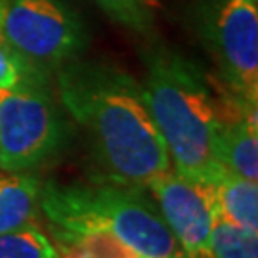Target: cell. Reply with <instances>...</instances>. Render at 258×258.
Wrapping results in <instances>:
<instances>
[{
	"label": "cell",
	"instance_id": "cell-1",
	"mask_svg": "<svg viewBox=\"0 0 258 258\" xmlns=\"http://www.w3.org/2000/svg\"><path fill=\"white\" fill-rule=\"evenodd\" d=\"M57 96L86 132L100 180L146 189L172 168L142 84L122 69L71 59L57 71Z\"/></svg>",
	"mask_w": 258,
	"mask_h": 258
},
{
	"label": "cell",
	"instance_id": "cell-2",
	"mask_svg": "<svg viewBox=\"0 0 258 258\" xmlns=\"http://www.w3.org/2000/svg\"><path fill=\"white\" fill-rule=\"evenodd\" d=\"M142 90L176 172L203 184L226 174L218 161L222 107L205 75L180 55L155 52Z\"/></svg>",
	"mask_w": 258,
	"mask_h": 258
},
{
	"label": "cell",
	"instance_id": "cell-3",
	"mask_svg": "<svg viewBox=\"0 0 258 258\" xmlns=\"http://www.w3.org/2000/svg\"><path fill=\"white\" fill-rule=\"evenodd\" d=\"M38 211L67 230H100L117 235L144 258L182 254L148 189L98 180L94 184L46 182Z\"/></svg>",
	"mask_w": 258,
	"mask_h": 258
},
{
	"label": "cell",
	"instance_id": "cell-4",
	"mask_svg": "<svg viewBox=\"0 0 258 258\" xmlns=\"http://www.w3.org/2000/svg\"><path fill=\"white\" fill-rule=\"evenodd\" d=\"M67 142V120L48 77H31L0 90V170L31 172Z\"/></svg>",
	"mask_w": 258,
	"mask_h": 258
},
{
	"label": "cell",
	"instance_id": "cell-5",
	"mask_svg": "<svg viewBox=\"0 0 258 258\" xmlns=\"http://www.w3.org/2000/svg\"><path fill=\"white\" fill-rule=\"evenodd\" d=\"M2 33L37 71L50 73L84 48V27L63 0H6Z\"/></svg>",
	"mask_w": 258,
	"mask_h": 258
},
{
	"label": "cell",
	"instance_id": "cell-6",
	"mask_svg": "<svg viewBox=\"0 0 258 258\" xmlns=\"http://www.w3.org/2000/svg\"><path fill=\"white\" fill-rule=\"evenodd\" d=\"M214 42L230 96L258 102V8L256 0H224L214 21Z\"/></svg>",
	"mask_w": 258,
	"mask_h": 258
},
{
	"label": "cell",
	"instance_id": "cell-7",
	"mask_svg": "<svg viewBox=\"0 0 258 258\" xmlns=\"http://www.w3.org/2000/svg\"><path fill=\"white\" fill-rule=\"evenodd\" d=\"M146 189L185 256L209 250L216 212L212 184L189 180L170 168L155 176Z\"/></svg>",
	"mask_w": 258,
	"mask_h": 258
},
{
	"label": "cell",
	"instance_id": "cell-8",
	"mask_svg": "<svg viewBox=\"0 0 258 258\" xmlns=\"http://www.w3.org/2000/svg\"><path fill=\"white\" fill-rule=\"evenodd\" d=\"M222 107L218 134V161L228 174L250 182L258 180V122L256 105L228 100Z\"/></svg>",
	"mask_w": 258,
	"mask_h": 258
},
{
	"label": "cell",
	"instance_id": "cell-9",
	"mask_svg": "<svg viewBox=\"0 0 258 258\" xmlns=\"http://www.w3.org/2000/svg\"><path fill=\"white\" fill-rule=\"evenodd\" d=\"M42 182L31 172L0 176V233L37 224Z\"/></svg>",
	"mask_w": 258,
	"mask_h": 258
},
{
	"label": "cell",
	"instance_id": "cell-10",
	"mask_svg": "<svg viewBox=\"0 0 258 258\" xmlns=\"http://www.w3.org/2000/svg\"><path fill=\"white\" fill-rule=\"evenodd\" d=\"M214 211L241 230L258 233V184L233 174H222L212 184Z\"/></svg>",
	"mask_w": 258,
	"mask_h": 258
},
{
	"label": "cell",
	"instance_id": "cell-11",
	"mask_svg": "<svg viewBox=\"0 0 258 258\" xmlns=\"http://www.w3.org/2000/svg\"><path fill=\"white\" fill-rule=\"evenodd\" d=\"M57 258H144L117 235L100 230L50 228Z\"/></svg>",
	"mask_w": 258,
	"mask_h": 258
},
{
	"label": "cell",
	"instance_id": "cell-12",
	"mask_svg": "<svg viewBox=\"0 0 258 258\" xmlns=\"http://www.w3.org/2000/svg\"><path fill=\"white\" fill-rule=\"evenodd\" d=\"M209 252L212 258H258V233H250L214 212Z\"/></svg>",
	"mask_w": 258,
	"mask_h": 258
},
{
	"label": "cell",
	"instance_id": "cell-13",
	"mask_svg": "<svg viewBox=\"0 0 258 258\" xmlns=\"http://www.w3.org/2000/svg\"><path fill=\"white\" fill-rule=\"evenodd\" d=\"M0 258H57L54 241L37 224L0 233Z\"/></svg>",
	"mask_w": 258,
	"mask_h": 258
},
{
	"label": "cell",
	"instance_id": "cell-14",
	"mask_svg": "<svg viewBox=\"0 0 258 258\" xmlns=\"http://www.w3.org/2000/svg\"><path fill=\"white\" fill-rule=\"evenodd\" d=\"M6 0H0V90L12 88L25 79L31 77H48L42 71H37L35 67L21 57V55L8 44V40L2 33V14H4Z\"/></svg>",
	"mask_w": 258,
	"mask_h": 258
},
{
	"label": "cell",
	"instance_id": "cell-15",
	"mask_svg": "<svg viewBox=\"0 0 258 258\" xmlns=\"http://www.w3.org/2000/svg\"><path fill=\"white\" fill-rule=\"evenodd\" d=\"M100 8L117 23L138 33L149 27L148 0H94Z\"/></svg>",
	"mask_w": 258,
	"mask_h": 258
},
{
	"label": "cell",
	"instance_id": "cell-16",
	"mask_svg": "<svg viewBox=\"0 0 258 258\" xmlns=\"http://www.w3.org/2000/svg\"><path fill=\"white\" fill-rule=\"evenodd\" d=\"M185 258H212V256L209 250H205V252H197V254H187Z\"/></svg>",
	"mask_w": 258,
	"mask_h": 258
},
{
	"label": "cell",
	"instance_id": "cell-17",
	"mask_svg": "<svg viewBox=\"0 0 258 258\" xmlns=\"http://www.w3.org/2000/svg\"><path fill=\"white\" fill-rule=\"evenodd\" d=\"M168 258H185V254L182 252V254H176V256H168Z\"/></svg>",
	"mask_w": 258,
	"mask_h": 258
},
{
	"label": "cell",
	"instance_id": "cell-18",
	"mask_svg": "<svg viewBox=\"0 0 258 258\" xmlns=\"http://www.w3.org/2000/svg\"><path fill=\"white\" fill-rule=\"evenodd\" d=\"M148 2H153V0H148Z\"/></svg>",
	"mask_w": 258,
	"mask_h": 258
}]
</instances>
